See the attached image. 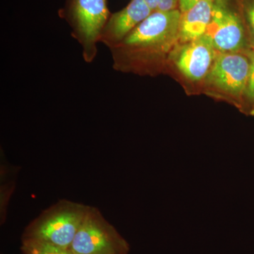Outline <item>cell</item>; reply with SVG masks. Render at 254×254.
I'll list each match as a JSON object with an SVG mask.
<instances>
[{
  "instance_id": "cell-1",
  "label": "cell",
  "mask_w": 254,
  "mask_h": 254,
  "mask_svg": "<svg viewBox=\"0 0 254 254\" xmlns=\"http://www.w3.org/2000/svg\"><path fill=\"white\" fill-rule=\"evenodd\" d=\"M181 11H153L119 44L110 48L114 68L154 73L179 45Z\"/></svg>"
},
{
  "instance_id": "cell-2",
  "label": "cell",
  "mask_w": 254,
  "mask_h": 254,
  "mask_svg": "<svg viewBox=\"0 0 254 254\" xmlns=\"http://www.w3.org/2000/svg\"><path fill=\"white\" fill-rule=\"evenodd\" d=\"M88 208V205L71 200H60L32 221L23 237L70 250Z\"/></svg>"
},
{
  "instance_id": "cell-3",
  "label": "cell",
  "mask_w": 254,
  "mask_h": 254,
  "mask_svg": "<svg viewBox=\"0 0 254 254\" xmlns=\"http://www.w3.org/2000/svg\"><path fill=\"white\" fill-rule=\"evenodd\" d=\"M250 60L246 53H217L203 81L204 90L214 98L232 103L243 112Z\"/></svg>"
},
{
  "instance_id": "cell-4",
  "label": "cell",
  "mask_w": 254,
  "mask_h": 254,
  "mask_svg": "<svg viewBox=\"0 0 254 254\" xmlns=\"http://www.w3.org/2000/svg\"><path fill=\"white\" fill-rule=\"evenodd\" d=\"M205 35L218 53H247L251 50L238 0H214Z\"/></svg>"
},
{
  "instance_id": "cell-5",
  "label": "cell",
  "mask_w": 254,
  "mask_h": 254,
  "mask_svg": "<svg viewBox=\"0 0 254 254\" xmlns=\"http://www.w3.org/2000/svg\"><path fill=\"white\" fill-rule=\"evenodd\" d=\"M70 250L74 254H128L129 247L98 208L88 206Z\"/></svg>"
},
{
  "instance_id": "cell-6",
  "label": "cell",
  "mask_w": 254,
  "mask_h": 254,
  "mask_svg": "<svg viewBox=\"0 0 254 254\" xmlns=\"http://www.w3.org/2000/svg\"><path fill=\"white\" fill-rule=\"evenodd\" d=\"M71 12L76 39L83 47L85 60L90 63L110 16L106 0H72Z\"/></svg>"
},
{
  "instance_id": "cell-7",
  "label": "cell",
  "mask_w": 254,
  "mask_h": 254,
  "mask_svg": "<svg viewBox=\"0 0 254 254\" xmlns=\"http://www.w3.org/2000/svg\"><path fill=\"white\" fill-rule=\"evenodd\" d=\"M216 50L206 35L194 41L177 45L170 53L180 72L192 82L203 81L213 66Z\"/></svg>"
},
{
  "instance_id": "cell-8",
  "label": "cell",
  "mask_w": 254,
  "mask_h": 254,
  "mask_svg": "<svg viewBox=\"0 0 254 254\" xmlns=\"http://www.w3.org/2000/svg\"><path fill=\"white\" fill-rule=\"evenodd\" d=\"M153 12L145 0H131L126 7L110 15L99 42L110 48L119 44Z\"/></svg>"
},
{
  "instance_id": "cell-9",
  "label": "cell",
  "mask_w": 254,
  "mask_h": 254,
  "mask_svg": "<svg viewBox=\"0 0 254 254\" xmlns=\"http://www.w3.org/2000/svg\"><path fill=\"white\" fill-rule=\"evenodd\" d=\"M214 0H202L188 11L181 13L180 44L194 41L204 36L212 17Z\"/></svg>"
},
{
  "instance_id": "cell-10",
  "label": "cell",
  "mask_w": 254,
  "mask_h": 254,
  "mask_svg": "<svg viewBox=\"0 0 254 254\" xmlns=\"http://www.w3.org/2000/svg\"><path fill=\"white\" fill-rule=\"evenodd\" d=\"M21 251L24 254H74L71 250H66L43 241L31 238H22Z\"/></svg>"
},
{
  "instance_id": "cell-11",
  "label": "cell",
  "mask_w": 254,
  "mask_h": 254,
  "mask_svg": "<svg viewBox=\"0 0 254 254\" xmlns=\"http://www.w3.org/2000/svg\"><path fill=\"white\" fill-rule=\"evenodd\" d=\"M248 34L251 50H254V0H238Z\"/></svg>"
},
{
  "instance_id": "cell-12",
  "label": "cell",
  "mask_w": 254,
  "mask_h": 254,
  "mask_svg": "<svg viewBox=\"0 0 254 254\" xmlns=\"http://www.w3.org/2000/svg\"><path fill=\"white\" fill-rule=\"evenodd\" d=\"M246 53L250 58V68L247 90H246L243 112L250 115V112L254 106V50H249Z\"/></svg>"
},
{
  "instance_id": "cell-13",
  "label": "cell",
  "mask_w": 254,
  "mask_h": 254,
  "mask_svg": "<svg viewBox=\"0 0 254 254\" xmlns=\"http://www.w3.org/2000/svg\"><path fill=\"white\" fill-rule=\"evenodd\" d=\"M153 11H170L179 9L180 0H145Z\"/></svg>"
},
{
  "instance_id": "cell-14",
  "label": "cell",
  "mask_w": 254,
  "mask_h": 254,
  "mask_svg": "<svg viewBox=\"0 0 254 254\" xmlns=\"http://www.w3.org/2000/svg\"><path fill=\"white\" fill-rule=\"evenodd\" d=\"M200 1L202 0H180L179 9L181 13L185 12Z\"/></svg>"
},
{
  "instance_id": "cell-15",
  "label": "cell",
  "mask_w": 254,
  "mask_h": 254,
  "mask_svg": "<svg viewBox=\"0 0 254 254\" xmlns=\"http://www.w3.org/2000/svg\"><path fill=\"white\" fill-rule=\"evenodd\" d=\"M250 115H252V116H254V106L253 108H252V111L250 112Z\"/></svg>"
}]
</instances>
